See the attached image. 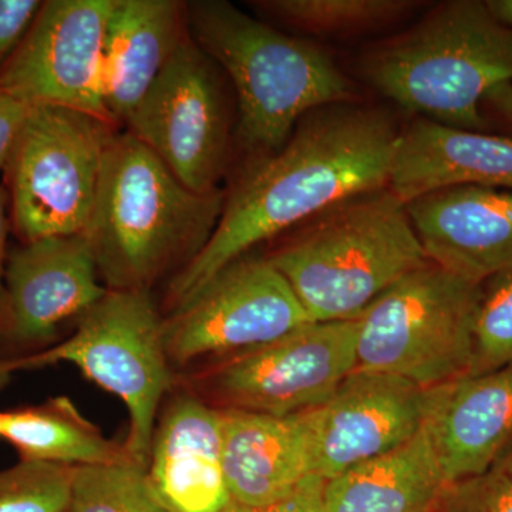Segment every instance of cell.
Listing matches in <instances>:
<instances>
[{"mask_svg":"<svg viewBox=\"0 0 512 512\" xmlns=\"http://www.w3.org/2000/svg\"><path fill=\"white\" fill-rule=\"evenodd\" d=\"M29 109V104L0 86V170L8 167L28 119Z\"/></svg>","mask_w":512,"mask_h":512,"instance_id":"cell-30","label":"cell"},{"mask_svg":"<svg viewBox=\"0 0 512 512\" xmlns=\"http://www.w3.org/2000/svg\"><path fill=\"white\" fill-rule=\"evenodd\" d=\"M187 35L185 3L114 0L101 55V93L114 123H126Z\"/></svg>","mask_w":512,"mask_h":512,"instance_id":"cell-20","label":"cell"},{"mask_svg":"<svg viewBox=\"0 0 512 512\" xmlns=\"http://www.w3.org/2000/svg\"><path fill=\"white\" fill-rule=\"evenodd\" d=\"M463 185L512 191V138L424 119L400 130L387 187L403 204Z\"/></svg>","mask_w":512,"mask_h":512,"instance_id":"cell-17","label":"cell"},{"mask_svg":"<svg viewBox=\"0 0 512 512\" xmlns=\"http://www.w3.org/2000/svg\"><path fill=\"white\" fill-rule=\"evenodd\" d=\"M2 437L20 460L80 467L130 460L126 448L107 440L66 397L3 413Z\"/></svg>","mask_w":512,"mask_h":512,"instance_id":"cell-22","label":"cell"},{"mask_svg":"<svg viewBox=\"0 0 512 512\" xmlns=\"http://www.w3.org/2000/svg\"><path fill=\"white\" fill-rule=\"evenodd\" d=\"M224 201V191L200 194L185 187L130 131H116L84 231L99 274L113 291H147L175 261L187 258L188 264L200 254Z\"/></svg>","mask_w":512,"mask_h":512,"instance_id":"cell-2","label":"cell"},{"mask_svg":"<svg viewBox=\"0 0 512 512\" xmlns=\"http://www.w3.org/2000/svg\"><path fill=\"white\" fill-rule=\"evenodd\" d=\"M8 205V190L0 185V323H2L3 315H5L6 302L5 271L6 238H8L9 231Z\"/></svg>","mask_w":512,"mask_h":512,"instance_id":"cell-31","label":"cell"},{"mask_svg":"<svg viewBox=\"0 0 512 512\" xmlns=\"http://www.w3.org/2000/svg\"><path fill=\"white\" fill-rule=\"evenodd\" d=\"M2 429H3V413L0 412V437H2Z\"/></svg>","mask_w":512,"mask_h":512,"instance_id":"cell-34","label":"cell"},{"mask_svg":"<svg viewBox=\"0 0 512 512\" xmlns=\"http://www.w3.org/2000/svg\"><path fill=\"white\" fill-rule=\"evenodd\" d=\"M423 427L447 485L493 466L512 447V363L429 389Z\"/></svg>","mask_w":512,"mask_h":512,"instance_id":"cell-16","label":"cell"},{"mask_svg":"<svg viewBox=\"0 0 512 512\" xmlns=\"http://www.w3.org/2000/svg\"><path fill=\"white\" fill-rule=\"evenodd\" d=\"M309 322L268 256L242 255L164 320L165 352L185 365L202 356L258 348Z\"/></svg>","mask_w":512,"mask_h":512,"instance_id":"cell-10","label":"cell"},{"mask_svg":"<svg viewBox=\"0 0 512 512\" xmlns=\"http://www.w3.org/2000/svg\"><path fill=\"white\" fill-rule=\"evenodd\" d=\"M67 512H168L147 468L131 460L73 467Z\"/></svg>","mask_w":512,"mask_h":512,"instance_id":"cell-24","label":"cell"},{"mask_svg":"<svg viewBox=\"0 0 512 512\" xmlns=\"http://www.w3.org/2000/svg\"><path fill=\"white\" fill-rule=\"evenodd\" d=\"M163 320L147 291H110L79 328L53 348L0 362V382L19 370L72 363L123 400L130 414L127 456L148 466L158 404L171 384Z\"/></svg>","mask_w":512,"mask_h":512,"instance_id":"cell-7","label":"cell"},{"mask_svg":"<svg viewBox=\"0 0 512 512\" xmlns=\"http://www.w3.org/2000/svg\"><path fill=\"white\" fill-rule=\"evenodd\" d=\"M114 134V124L82 111L30 106L5 168L12 225L22 244L86 231Z\"/></svg>","mask_w":512,"mask_h":512,"instance_id":"cell-8","label":"cell"},{"mask_svg":"<svg viewBox=\"0 0 512 512\" xmlns=\"http://www.w3.org/2000/svg\"><path fill=\"white\" fill-rule=\"evenodd\" d=\"M433 512H512V447L483 473L447 485Z\"/></svg>","mask_w":512,"mask_h":512,"instance_id":"cell-27","label":"cell"},{"mask_svg":"<svg viewBox=\"0 0 512 512\" xmlns=\"http://www.w3.org/2000/svg\"><path fill=\"white\" fill-rule=\"evenodd\" d=\"M485 5L495 20L512 28V0H485Z\"/></svg>","mask_w":512,"mask_h":512,"instance_id":"cell-33","label":"cell"},{"mask_svg":"<svg viewBox=\"0 0 512 512\" xmlns=\"http://www.w3.org/2000/svg\"><path fill=\"white\" fill-rule=\"evenodd\" d=\"M485 284L474 326L473 363L467 375L493 372L512 363V271Z\"/></svg>","mask_w":512,"mask_h":512,"instance_id":"cell-26","label":"cell"},{"mask_svg":"<svg viewBox=\"0 0 512 512\" xmlns=\"http://www.w3.org/2000/svg\"><path fill=\"white\" fill-rule=\"evenodd\" d=\"M362 70L402 109L444 126L484 131V97L512 83V28L481 0H450L373 47Z\"/></svg>","mask_w":512,"mask_h":512,"instance_id":"cell-5","label":"cell"},{"mask_svg":"<svg viewBox=\"0 0 512 512\" xmlns=\"http://www.w3.org/2000/svg\"><path fill=\"white\" fill-rule=\"evenodd\" d=\"M72 470L32 460L0 470V512H66Z\"/></svg>","mask_w":512,"mask_h":512,"instance_id":"cell-25","label":"cell"},{"mask_svg":"<svg viewBox=\"0 0 512 512\" xmlns=\"http://www.w3.org/2000/svg\"><path fill=\"white\" fill-rule=\"evenodd\" d=\"M268 259L311 322L359 318L387 288L429 262L406 204L389 187L330 205Z\"/></svg>","mask_w":512,"mask_h":512,"instance_id":"cell-4","label":"cell"},{"mask_svg":"<svg viewBox=\"0 0 512 512\" xmlns=\"http://www.w3.org/2000/svg\"><path fill=\"white\" fill-rule=\"evenodd\" d=\"M67 512V511H66Z\"/></svg>","mask_w":512,"mask_h":512,"instance_id":"cell-35","label":"cell"},{"mask_svg":"<svg viewBox=\"0 0 512 512\" xmlns=\"http://www.w3.org/2000/svg\"><path fill=\"white\" fill-rule=\"evenodd\" d=\"M5 315L0 330L13 342L42 343L73 316L106 296L86 234L26 242L6 261Z\"/></svg>","mask_w":512,"mask_h":512,"instance_id":"cell-14","label":"cell"},{"mask_svg":"<svg viewBox=\"0 0 512 512\" xmlns=\"http://www.w3.org/2000/svg\"><path fill=\"white\" fill-rule=\"evenodd\" d=\"M326 480L309 476L291 494L265 505H244L231 501L222 512H322L323 488Z\"/></svg>","mask_w":512,"mask_h":512,"instance_id":"cell-29","label":"cell"},{"mask_svg":"<svg viewBox=\"0 0 512 512\" xmlns=\"http://www.w3.org/2000/svg\"><path fill=\"white\" fill-rule=\"evenodd\" d=\"M357 322H309L245 350L214 370L211 386L229 410L292 416L318 409L357 366Z\"/></svg>","mask_w":512,"mask_h":512,"instance_id":"cell-11","label":"cell"},{"mask_svg":"<svg viewBox=\"0 0 512 512\" xmlns=\"http://www.w3.org/2000/svg\"><path fill=\"white\" fill-rule=\"evenodd\" d=\"M446 487L421 427L402 446L326 480L322 512H433Z\"/></svg>","mask_w":512,"mask_h":512,"instance_id":"cell-21","label":"cell"},{"mask_svg":"<svg viewBox=\"0 0 512 512\" xmlns=\"http://www.w3.org/2000/svg\"><path fill=\"white\" fill-rule=\"evenodd\" d=\"M481 296L483 285L433 262L414 269L356 319V369L427 390L467 375Z\"/></svg>","mask_w":512,"mask_h":512,"instance_id":"cell-6","label":"cell"},{"mask_svg":"<svg viewBox=\"0 0 512 512\" xmlns=\"http://www.w3.org/2000/svg\"><path fill=\"white\" fill-rule=\"evenodd\" d=\"M406 208L433 264L477 285L512 271V191L444 188Z\"/></svg>","mask_w":512,"mask_h":512,"instance_id":"cell-15","label":"cell"},{"mask_svg":"<svg viewBox=\"0 0 512 512\" xmlns=\"http://www.w3.org/2000/svg\"><path fill=\"white\" fill-rule=\"evenodd\" d=\"M190 33L126 120L128 131L190 190L220 191L231 119L224 77Z\"/></svg>","mask_w":512,"mask_h":512,"instance_id":"cell-9","label":"cell"},{"mask_svg":"<svg viewBox=\"0 0 512 512\" xmlns=\"http://www.w3.org/2000/svg\"><path fill=\"white\" fill-rule=\"evenodd\" d=\"M185 12L192 40L234 87L235 136L249 157L278 151L311 111L355 101L352 83L319 46L225 0L185 3Z\"/></svg>","mask_w":512,"mask_h":512,"instance_id":"cell-3","label":"cell"},{"mask_svg":"<svg viewBox=\"0 0 512 512\" xmlns=\"http://www.w3.org/2000/svg\"><path fill=\"white\" fill-rule=\"evenodd\" d=\"M114 0H46L0 69V86L29 106L82 111L114 123L101 93L104 32Z\"/></svg>","mask_w":512,"mask_h":512,"instance_id":"cell-12","label":"cell"},{"mask_svg":"<svg viewBox=\"0 0 512 512\" xmlns=\"http://www.w3.org/2000/svg\"><path fill=\"white\" fill-rule=\"evenodd\" d=\"M266 15L312 35H349L382 28L423 5L413 0H266Z\"/></svg>","mask_w":512,"mask_h":512,"instance_id":"cell-23","label":"cell"},{"mask_svg":"<svg viewBox=\"0 0 512 512\" xmlns=\"http://www.w3.org/2000/svg\"><path fill=\"white\" fill-rule=\"evenodd\" d=\"M427 397L429 390L402 377L356 369L328 402L309 410L316 476L330 480L412 440Z\"/></svg>","mask_w":512,"mask_h":512,"instance_id":"cell-13","label":"cell"},{"mask_svg":"<svg viewBox=\"0 0 512 512\" xmlns=\"http://www.w3.org/2000/svg\"><path fill=\"white\" fill-rule=\"evenodd\" d=\"M42 5L40 0H0V69L28 35Z\"/></svg>","mask_w":512,"mask_h":512,"instance_id":"cell-28","label":"cell"},{"mask_svg":"<svg viewBox=\"0 0 512 512\" xmlns=\"http://www.w3.org/2000/svg\"><path fill=\"white\" fill-rule=\"evenodd\" d=\"M400 130L386 111L349 103L306 114L275 153L249 158L210 241L175 276V308L235 259L352 195L389 184Z\"/></svg>","mask_w":512,"mask_h":512,"instance_id":"cell-1","label":"cell"},{"mask_svg":"<svg viewBox=\"0 0 512 512\" xmlns=\"http://www.w3.org/2000/svg\"><path fill=\"white\" fill-rule=\"evenodd\" d=\"M483 103L490 104L512 126V83L501 84L484 97Z\"/></svg>","mask_w":512,"mask_h":512,"instance_id":"cell-32","label":"cell"},{"mask_svg":"<svg viewBox=\"0 0 512 512\" xmlns=\"http://www.w3.org/2000/svg\"><path fill=\"white\" fill-rule=\"evenodd\" d=\"M148 477L168 512H222L231 503L222 464V413L183 396L154 433Z\"/></svg>","mask_w":512,"mask_h":512,"instance_id":"cell-19","label":"cell"},{"mask_svg":"<svg viewBox=\"0 0 512 512\" xmlns=\"http://www.w3.org/2000/svg\"><path fill=\"white\" fill-rule=\"evenodd\" d=\"M221 413L222 464L235 503H274L315 474L309 412L285 417Z\"/></svg>","mask_w":512,"mask_h":512,"instance_id":"cell-18","label":"cell"}]
</instances>
